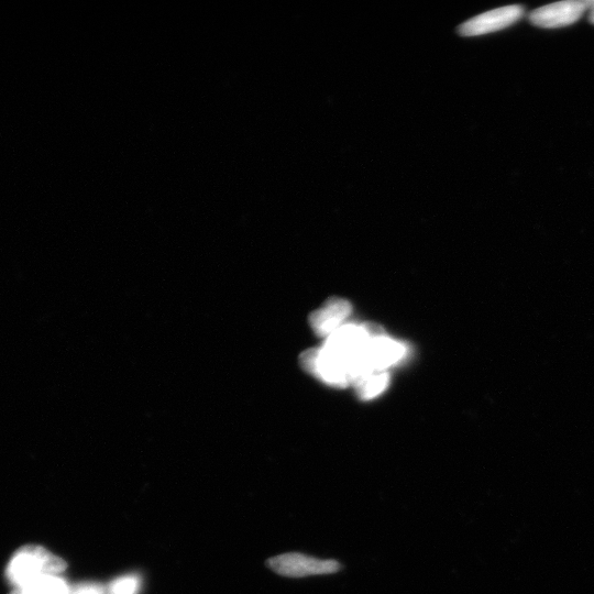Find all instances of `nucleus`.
<instances>
[{"instance_id": "8", "label": "nucleus", "mask_w": 594, "mask_h": 594, "mask_svg": "<svg viewBox=\"0 0 594 594\" xmlns=\"http://www.w3.org/2000/svg\"><path fill=\"white\" fill-rule=\"evenodd\" d=\"M388 372H373L369 376L362 378L355 384L359 398L363 401H369L377 398L389 384Z\"/></svg>"}, {"instance_id": "5", "label": "nucleus", "mask_w": 594, "mask_h": 594, "mask_svg": "<svg viewBox=\"0 0 594 594\" xmlns=\"http://www.w3.org/2000/svg\"><path fill=\"white\" fill-rule=\"evenodd\" d=\"M350 303L338 297L329 299L323 307L310 316V324L318 336L329 337L343 327L345 319L351 314Z\"/></svg>"}, {"instance_id": "9", "label": "nucleus", "mask_w": 594, "mask_h": 594, "mask_svg": "<svg viewBox=\"0 0 594 594\" xmlns=\"http://www.w3.org/2000/svg\"><path fill=\"white\" fill-rule=\"evenodd\" d=\"M139 580L135 576L119 578L110 585L108 594H137Z\"/></svg>"}, {"instance_id": "7", "label": "nucleus", "mask_w": 594, "mask_h": 594, "mask_svg": "<svg viewBox=\"0 0 594 594\" xmlns=\"http://www.w3.org/2000/svg\"><path fill=\"white\" fill-rule=\"evenodd\" d=\"M11 594H71L68 583L59 576H44Z\"/></svg>"}, {"instance_id": "4", "label": "nucleus", "mask_w": 594, "mask_h": 594, "mask_svg": "<svg viewBox=\"0 0 594 594\" xmlns=\"http://www.w3.org/2000/svg\"><path fill=\"white\" fill-rule=\"evenodd\" d=\"M589 9V2L583 0H567L537 8L531 13L533 25L546 29L567 27L576 22Z\"/></svg>"}, {"instance_id": "1", "label": "nucleus", "mask_w": 594, "mask_h": 594, "mask_svg": "<svg viewBox=\"0 0 594 594\" xmlns=\"http://www.w3.org/2000/svg\"><path fill=\"white\" fill-rule=\"evenodd\" d=\"M68 568L65 561L38 545L21 547L10 558L6 578L15 589L24 588L44 576H59Z\"/></svg>"}, {"instance_id": "6", "label": "nucleus", "mask_w": 594, "mask_h": 594, "mask_svg": "<svg viewBox=\"0 0 594 594\" xmlns=\"http://www.w3.org/2000/svg\"><path fill=\"white\" fill-rule=\"evenodd\" d=\"M366 355L372 370L382 372L404 357L405 348L400 343L384 336L369 341Z\"/></svg>"}, {"instance_id": "3", "label": "nucleus", "mask_w": 594, "mask_h": 594, "mask_svg": "<svg viewBox=\"0 0 594 594\" xmlns=\"http://www.w3.org/2000/svg\"><path fill=\"white\" fill-rule=\"evenodd\" d=\"M524 15L522 6H505L473 17L458 28L462 37H477L504 30L516 24Z\"/></svg>"}, {"instance_id": "2", "label": "nucleus", "mask_w": 594, "mask_h": 594, "mask_svg": "<svg viewBox=\"0 0 594 594\" xmlns=\"http://www.w3.org/2000/svg\"><path fill=\"white\" fill-rule=\"evenodd\" d=\"M267 566L282 577L306 578L337 574L343 566L334 559H318L300 553H289L270 558Z\"/></svg>"}, {"instance_id": "11", "label": "nucleus", "mask_w": 594, "mask_h": 594, "mask_svg": "<svg viewBox=\"0 0 594 594\" xmlns=\"http://www.w3.org/2000/svg\"><path fill=\"white\" fill-rule=\"evenodd\" d=\"M588 10H590L589 20H590L591 24L594 25V0H592V2H589Z\"/></svg>"}, {"instance_id": "10", "label": "nucleus", "mask_w": 594, "mask_h": 594, "mask_svg": "<svg viewBox=\"0 0 594 594\" xmlns=\"http://www.w3.org/2000/svg\"><path fill=\"white\" fill-rule=\"evenodd\" d=\"M71 594H108V592L103 590L101 587H97L94 585H85L76 588L71 592Z\"/></svg>"}]
</instances>
